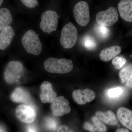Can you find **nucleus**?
Here are the masks:
<instances>
[{"label": "nucleus", "instance_id": "f257e3e1", "mask_svg": "<svg viewBox=\"0 0 132 132\" xmlns=\"http://www.w3.org/2000/svg\"><path fill=\"white\" fill-rule=\"evenodd\" d=\"M44 68L48 72L53 73H68L73 69L71 60L66 59L50 58L44 62Z\"/></svg>", "mask_w": 132, "mask_h": 132}, {"label": "nucleus", "instance_id": "f03ea898", "mask_svg": "<svg viewBox=\"0 0 132 132\" xmlns=\"http://www.w3.org/2000/svg\"><path fill=\"white\" fill-rule=\"evenodd\" d=\"M22 44L26 52L35 55L40 54L42 51V43L38 35L34 30H29L22 38Z\"/></svg>", "mask_w": 132, "mask_h": 132}, {"label": "nucleus", "instance_id": "7ed1b4c3", "mask_svg": "<svg viewBox=\"0 0 132 132\" xmlns=\"http://www.w3.org/2000/svg\"><path fill=\"white\" fill-rule=\"evenodd\" d=\"M25 69L20 62L13 61L7 64L4 72L5 80L9 84L19 81L24 76Z\"/></svg>", "mask_w": 132, "mask_h": 132}, {"label": "nucleus", "instance_id": "20e7f679", "mask_svg": "<svg viewBox=\"0 0 132 132\" xmlns=\"http://www.w3.org/2000/svg\"><path fill=\"white\" fill-rule=\"evenodd\" d=\"M78 29L72 22L63 27L60 37V43L62 47L69 49L74 46L78 38Z\"/></svg>", "mask_w": 132, "mask_h": 132}, {"label": "nucleus", "instance_id": "39448f33", "mask_svg": "<svg viewBox=\"0 0 132 132\" xmlns=\"http://www.w3.org/2000/svg\"><path fill=\"white\" fill-rule=\"evenodd\" d=\"M59 17L55 11L48 10L44 12L41 16L40 27L41 30L44 32L48 34L56 31Z\"/></svg>", "mask_w": 132, "mask_h": 132}, {"label": "nucleus", "instance_id": "423d86ee", "mask_svg": "<svg viewBox=\"0 0 132 132\" xmlns=\"http://www.w3.org/2000/svg\"><path fill=\"white\" fill-rule=\"evenodd\" d=\"M73 13L76 21L80 26H86L90 22L89 6L86 2L80 1L76 3L74 7Z\"/></svg>", "mask_w": 132, "mask_h": 132}, {"label": "nucleus", "instance_id": "0eeeda50", "mask_svg": "<svg viewBox=\"0 0 132 132\" xmlns=\"http://www.w3.org/2000/svg\"><path fill=\"white\" fill-rule=\"evenodd\" d=\"M118 19L117 10L113 7L109 8L105 11L99 12L96 16L97 24L106 27L113 26L118 21Z\"/></svg>", "mask_w": 132, "mask_h": 132}, {"label": "nucleus", "instance_id": "6e6552de", "mask_svg": "<svg viewBox=\"0 0 132 132\" xmlns=\"http://www.w3.org/2000/svg\"><path fill=\"white\" fill-rule=\"evenodd\" d=\"M15 113L18 119L26 124L33 123L36 118V113L35 109L27 105L19 106L16 109Z\"/></svg>", "mask_w": 132, "mask_h": 132}, {"label": "nucleus", "instance_id": "1a4fd4ad", "mask_svg": "<svg viewBox=\"0 0 132 132\" xmlns=\"http://www.w3.org/2000/svg\"><path fill=\"white\" fill-rule=\"evenodd\" d=\"M69 102L63 96H59L54 99L51 104L52 113L55 116H61L69 113L71 108Z\"/></svg>", "mask_w": 132, "mask_h": 132}, {"label": "nucleus", "instance_id": "9d476101", "mask_svg": "<svg viewBox=\"0 0 132 132\" xmlns=\"http://www.w3.org/2000/svg\"><path fill=\"white\" fill-rule=\"evenodd\" d=\"M10 98L14 102L23 103L35 109V106L31 95L23 88L18 87L15 88L11 94Z\"/></svg>", "mask_w": 132, "mask_h": 132}, {"label": "nucleus", "instance_id": "9b49d317", "mask_svg": "<svg viewBox=\"0 0 132 132\" xmlns=\"http://www.w3.org/2000/svg\"><path fill=\"white\" fill-rule=\"evenodd\" d=\"M72 95L75 101L79 105H84L87 102H91L96 97L95 93L89 88L74 90Z\"/></svg>", "mask_w": 132, "mask_h": 132}, {"label": "nucleus", "instance_id": "f8f14e48", "mask_svg": "<svg viewBox=\"0 0 132 132\" xmlns=\"http://www.w3.org/2000/svg\"><path fill=\"white\" fill-rule=\"evenodd\" d=\"M40 98L43 103H52L56 98L57 94L52 88L50 82L44 81L41 85Z\"/></svg>", "mask_w": 132, "mask_h": 132}, {"label": "nucleus", "instance_id": "ddd939ff", "mask_svg": "<svg viewBox=\"0 0 132 132\" xmlns=\"http://www.w3.org/2000/svg\"><path fill=\"white\" fill-rule=\"evenodd\" d=\"M118 9L123 20L132 22V0H121L118 5Z\"/></svg>", "mask_w": 132, "mask_h": 132}, {"label": "nucleus", "instance_id": "4468645a", "mask_svg": "<svg viewBox=\"0 0 132 132\" xmlns=\"http://www.w3.org/2000/svg\"><path fill=\"white\" fill-rule=\"evenodd\" d=\"M15 32L13 29L10 26L6 27L0 32V50L6 49L12 42L14 37Z\"/></svg>", "mask_w": 132, "mask_h": 132}, {"label": "nucleus", "instance_id": "2eb2a0df", "mask_svg": "<svg viewBox=\"0 0 132 132\" xmlns=\"http://www.w3.org/2000/svg\"><path fill=\"white\" fill-rule=\"evenodd\" d=\"M117 115L121 124L132 131V111L126 108H120L117 111Z\"/></svg>", "mask_w": 132, "mask_h": 132}, {"label": "nucleus", "instance_id": "dca6fc26", "mask_svg": "<svg viewBox=\"0 0 132 132\" xmlns=\"http://www.w3.org/2000/svg\"><path fill=\"white\" fill-rule=\"evenodd\" d=\"M121 51V48L119 46H113L102 50L99 57L102 61L107 62L119 54Z\"/></svg>", "mask_w": 132, "mask_h": 132}, {"label": "nucleus", "instance_id": "f3484780", "mask_svg": "<svg viewBox=\"0 0 132 132\" xmlns=\"http://www.w3.org/2000/svg\"><path fill=\"white\" fill-rule=\"evenodd\" d=\"M95 114L99 120L107 125L113 126L118 125V119L113 112L111 110H108L105 112L98 111Z\"/></svg>", "mask_w": 132, "mask_h": 132}, {"label": "nucleus", "instance_id": "a211bd4d", "mask_svg": "<svg viewBox=\"0 0 132 132\" xmlns=\"http://www.w3.org/2000/svg\"><path fill=\"white\" fill-rule=\"evenodd\" d=\"M13 21V17L9 10L6 8L0 9V31L9 26Z\"/></svg>", "mask_w": 132, "mask_h": 132}, {"label": "nucleus", "instance_id": "6ab92c4d", "mask_svg": "<svg viewBox=\"0 0 132 132\" xmlns=\"http://www.w3.org/2000/svg\"><path fill=\"white\" fill-rule=\"evenodd\" d=\"M132 74V64H128L121 69L119 73L120 79L122 83L126 82Z\"/></svg>", "mask_w": 132, "mask_h": 132}, {"label": "nucleus", "instance_id": "aec40b11", "mask_svg": "<svg viewBox=\"0 0 132 132\" xmlns=\"http://www.w3.org/2000/svg\"><path fill=\"white\" fill-rule=\"evenodd\" d=\"M123 93V89L121 87H117L110 88L106 91V95L109 99L114 100L121 96Z\"/></svg>", "mask_w": 132, "mask_h": 132}, {"label": "nucleus", "instance_id": "412c9836", "mask_svg": "<svg viewBox=\"0 0 132 132\" xmlns=\"http://www.w3.org/2000/svg\"><path fill=\"white\" fill-rule=\"evenodd\" d=\"M44 124L46 129L52 131H55L58 127V121L55 118L51 116L45 118Z\"/></svg>", "mask_w": 132, "mask_h": 132}, {"label": "nucleus", "instance_id": "4be33fe9", "mask_svg": "<svg viewBox=\"0 0 132 132\" xmlns=\"http://www.w3.org/2000/svg\"><path fill=\"white\" fill-rule=\"evenodd\" d=\"M83 45L88 50L94 49L97 46L94 39L90 36H86L83 38Z\"/></svg>", "mask_w": 132, "mask_h": 132}, {"label": "nucleus", "instance_id": "5701e85b", "mask_svg": "<svg viewBox=\"0 0 132 132\" xmlns=\"http://www.w3.org/2000/svg\"><path fill=\"white\" fill-rule=\"evenodd\" d=\"M92 120L95 125V128L98 132H106L107 128L106 126L102 123L96 116H94L92 118Z\"/></svg>", "mask_w": 132, "mask_h": 132}, {"label": "nucleus", "instance_id": "b1692460", "mask_svg": "<svg viewBox=\"0 0 132 132\" xmlns=\"http://www.w3.org/2000/svg\"><path fill=\"white\" fill-rule=\"evenodd\" d=\"M95 30L98 36L102 39H105L108 36L109 30L107 27L99 25L97 26Z\"/></svg>", "mask_w": 132, "mask_h": 132}, {"label": "nucleus", "instance_id": "393cba45", "mask_svg": "<svg viewBox=\"0 0 132 132\" xmlns=\"http://www.w3.org/2000/svg\"><path fill=\"white\" fill-rule=\"evenodd\" d=\"M126 62V60L122 57H116L112 61V64L117 69H120L122 68Z\"/></svg>", "mask_w": 132, "mask_h": 132}, {"label": "nucleus", "instance_id": "a878e982", "mask_svg": "<svg viewBox=\"0 0 132 132\" xmlns=\"http://www.w3.org/2000/svg\"><path fill=\"white\" fill-rule=\"evenodd\" d=\"M27 7L29 8H34L39 5L38 0H20Z\"/></svg>", "mask_w": 132, "mask_h": 132}, {"label": "nucleus", "instance_id": "bb28decb", "mask_svg": "<svg viewBox=\"0 0 132 132\" xmlns=\"http://www.w3.org/2000/svg\"><path fill=\"white\" fill-rule=\"evenodd\" d=\"M83 128L85 130L90 132H96V128L89 122H86L83 125Z\"/></svg>", "mask_w": 132, "mask_h": 132}, {"label": "nucleus", "instance_id": "cd10ccee", "mask_svg": "<svg viewBox=\"0 0 132 132\" xmlns=\"http://www.w3.org/2000/svg\"><path fill=\"white\" fill-rule=\"evenodd\" d=\"M58 132H74L70 128L66 126H62L59 128Z\"/></svg>", "mask_w": 132, "mask_h": 132}, {"label": "nucleus", "instance_id": "c85d7f7f", "mask_svg": "<svg viewBox=\"0 0 132 132\" xmlns=\"http://www.w3.org/2000/svg\"><path fill=\"white\" fill-rule=\"evenodd\" d=\"M27 132H38V130L34 125H29L26 128Z\"/></svg>", "mask_w": 132, "mask_h": 132}, {"label": "nucleus", "instance_id": "c756f323", "mask_svg": "<svg viewBox=\"0 0 132 132\" xmlns=\"http://www.w3.org/2000/svg\"><path fill=\"white\" fill-rule=\"evenodd\" d=\"M126 85L128 88L132 89V74L126 81Z\"/></svg>", "mask_w": 132, "mask_h": 132}, {"label": "nucleus", "instance_id": "7c9ffc66", "mask_svg": "<svg viewBox=\"0 0 132 132\" xmlns=\"http://www.w3.org/2000/svg\"><path fill=\"white\" fill-rule=\"evenodd\" d=\"M116 132H130L129 130L125 128H121L117 129Z\"/></svg>", "mask_w": 132, "mask_h": 132}, {"label": "nucleus", "instance_id": "2f4dec72", "mask_svg": "<svg viewBox=\"0 0 132 132\" xmlns=\"http://www.w3.org/2000/svg\"><path fill=\"white\" fill-rule=\"evenodd\" d=\"M0 132H6L5 128L2 126H0Z\"/></svg>", "mask_w": 132, "mask_h": 132}, {"label": "nucleus", "instance_id": "473e14b6", "mask_svg": "<svg viewBox=\"0 0 132 132\" xmlns=\"http://www.w3.org/2000/svg\"><path fill=\"white\" fill-rule=\"evenodd\" d=\"M3 0H0V6L2 4L3 2Z\"/></svg>", "mask_w": 132, "mask_h": 132}]
</instances>
